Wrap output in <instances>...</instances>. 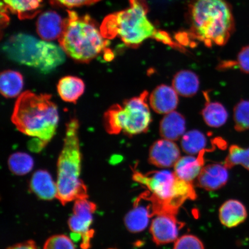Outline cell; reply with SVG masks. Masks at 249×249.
Listing matches in <instances>:
<instances>
[{"label":"cell","instance_id":"24","mask_svg":"<svg viewBox=\"0 0 249 249\" xmlns=\"http://www.w3.org/2000/svg\"><path fill=\"white\" fill-rule=\"evenodd\" d=\"M202 116L207 125L219 127L226 123L229 114L220 103L208 101L202 109Z\"/></svg>","mask_w":249,"mask_h":249},{"label":"cell","instance_id":"12","mask_svg":"<svg viewBox=\"0 0 249 249\" xmlns=\"http://www.w3.org/2000/svg\"><path fill=\"white\" fill-rule=\"evenodd\" d=\"M180 152L178 146L171 140L161 139L156 141L149 149L148 161L154 166L169 168L179 160Z\"/></svg>","mask_w":249,"mask_h":249},{"label":"cell","instance_id":"13","mask_svg":"<svg viewBox=\"0 0 249 249\" xmlns=\"http://www.w3.org/2000/svg\"><path fill=\"white\" fill-rule=\"evenodd\" d=\"M149 104L158 114H167L176 110L178 104V94L173 87L161 85L151 93Z\"/></svg>","mask_w":249,"mask_h":249},{"label":"cell","instance_id":"28","mask_svg":"<svg viewBox=\"0 0 249 249\" xmlns=\"http://www.w3.org/2000/svg\"><path fill=\"white\" fill-rule=\"evenodd\" d=\"M235 129L242 132L249 129V100H242L233 109Z\"/></svg>","mask_w":249,"mask_h":249},{"label":"cell","instance_id":"32","mask_svg":"<svg viewBox=\"0 0 249 249\" xmlns=\"http://www.w3.org/2000/svg\"><path fill=\"white\" fill-rule=\"evenodd\" d=\"M53 1L58 5L71 8L93 4L100 0H53Z\"/></svg>","mask_w":249,"mask_h":249},{"label":"cell","instance_id":"17","mask_svg":"<svg viewBox=\"0 0 249 249\" xmlns=\"http://www.w3.org/2000/svg\"><path fill=\"white\" fill-rule=\"evenodd\" d=\"M219 216L223 226L232 228L245 222L248 217V212L241 201L231 199L221 206Z\"/></svg>","mask_w":249,"mask_h":249},{"label":"cell","instance_id":"30","mask_svg":"<svg viewBox=\"0 0 249 249\" xmlns=\"http://www.w3.org/2000/svg\"><path fill=\"white\" fill-rule=\"evenodd\" d=\"M173 249H204V247L197 236L188 234L177 239Z\"/></svg>","mask_w":249,"mask_h":249},{"label":"cell","instance_id":"16","mask_svg":"<svg viewBox=\"0 0 249 249\" xmlns=\"http://www.w3.org/2000/svg\"><path fill=\"white\" fill-rule=\"evenodd\" d=\"M204 154H199L198 157L191 155L180 157L174 165V173L177 178L188 182L198 178L203 168Z\"/></svg>","mask_w":249,"mask_h":249},{"label":"cell","instance_id":"7","mask_svg":"<svg viewBox=\"0 0 249 249\" xmlns=\"http://www.w3.org/2000/svg\"><path fill=\"white\" fill-rule=\"evenodd\" d=\"M133 177L135 181L147 187L163 212L176 214L183 202L196 197L192 182L177 178L174 172L169 170L151 171L146 174L135 171Z\"/></svg>","mask_w":249,"mask_h":249},{"label":"cell","instance_id":"8","mask_svg":"<svg viewBox=\"0 0 249 249\" xmlns=\"http://www.w3.org/2000/svg\"><path fill=\"white\" fill-rule=\"evenodd\" d=\"M148 93L143 92L137 97L127 99L123 105L112 106L105 112L104 123L110 135L123 132L129 136L148 131L152 121L147 104Z\"/></svg>","mask_w":249,"mask_h":249},{"label":"cell","instance_id":"26","mask_svg":"<svg viewBox=\"0 0 249 249\" xmlns=\"http://www.w3.org/2000/svg\"><path fill=\"white\" fill-rule=\"evenodd\" d=\"M224 165L227 169L241 165L249 171V147L245 149L237 145H232L230 147Z\"/></svg>","mask_w":249,"mask_h":249},{"label":"cell","instance_id":"18","mask_svg":"<svg viewBox=\"0 0 249 249\" xmlns=\"http://www.w3.org/2000/svg\"><path fill=\"white\" fill-rule=\"evenodd\" d=\"M186 120L181 114L175 111L165 115L160 121V135L164 139L176 141L185 133Z\"/></svg>","mask_w":249,"mask_h":249},{"label":"cell","instance_id":"10","mask_svg":"<svg viewBox=\"0 0 249 249\" xmlns=\"http://www.w3.org/2000/svg\"><path fill=\"white\" fill-rule=\"evenodd\" d=\"M161 211L150 193H144L136 199L132 209L124 217V225L130 232H142L147 229L151 218Z\"/></svg>","mask_w":249,"mask_h":249},{"label":"cell","instance_id":"9","mask_svg":"<svg viewBox=\"0 0 249 249\" xmlns=\"http://www.w3.org/2000/svg\"><path fill=\"white\" fill-rule=\"evenodd\" d=\"M96 208L94 202L88 198L74 201L73 214L68 221V225L71 231L82 239L80 247L82 249H89L91 247V241L95 232L91 226Z\"/></svg>","mask_w":249,"mask_h":249},{"label":"cell","instance_id":"23","mask_svg":"<svg viewBox=\"0 0 249 249\" xmlns=\"http://www.w3.org/2000/svg\"><path fill=\"white\" fill-rule=\"evenodd\" d=\"M4 5L20 19L36 17L41 9L43 0H2Z\"/></svg>","mask_w":249,"mask_h":249},{"label":"cell","instance_id":"21","mask_svg":"<svg viewBox=\"0 0 249 249\" xmlns=\"http://www.w3.org/2000/svg\"><path fill=\"white\" fill-rule=\"evenodd\" d=\"M200 86L198 77L194 71L182 70L174 75L173 87L178 95L192 97L197 92Z\"/></svg>","mask_w":249,"mask_h":249},{"label":"cell","instance_id":"34","mask_svg":"<svg viewBox=\"0 0 249 249\" xmlns=\"http://www.w3.org/2000/svg\"></svg>","mask_w":249,"mask_h":249},{"label":"cell","instance_id":"4","mask_svg":"<svg viewBox=\"0 0 249 249\" xmlns=\"http://www.w3.org/2000/svg\"><path fill=\"white\" fill-rule=\"evenodd\" d=\"M189 14L192 35L208 46L225 45L234 31L232 10L226 0H192Z\"/></svg>","mask_w":249,"mask_h":249},{"label":"cell","instance_id":"20","mask_svg":"<svg viewBox=\"0 0 249 249\" xmlns=\"http://www.w3.org/2000/svg\"><path fill=\"white\" fill-rule=\"evenodd\" d=\"M85 84L80 78L67 76L61 78L57 85V91L65 102L75 104L85 91Z\"/></svg>","mask_w":249,"mask_h":249},{"label":"cell","instance_id":"33","mask_svg":"<svg viewBox=\"0 0 249 249\" xmlns=\"http://www.w3.org/2000/svg\"><path fill=\"white\" fill-rule=\"evenodd\" d=\"M7 249H38L34 241L30 240L12 246Z\"/></svg>","mask_w":249,"mask_h":249},{"label":"cell","instance_id":"19","mask_svg":"<svg viewBox=\"0 0 249 249\" xmlns=\"http://www.w3.org/2000/svg\"><path fill=\"white\" fill-rule=\"evenodd\" d=\"M30 188L34 194L42 200H51L57 197V183L51 174L45 170H39L34 174Z\"/></svg>","mask_w":249,"mask_h":249},{"label":"cell","instance_id":"29","mask_svg":"<svg viewBox=\"0 0 249 249\" xmlns=\"http://www.w3.org/2000/svg\"><path fill=\"white\" fill-rule=\"evenodd\" d=\"M43 249H76V248L68 236L55 235L47 239Z\"/></svg>","mask_w":249,"mask_h":249},{"label":"cell","instance_id":"27","mask_svg":"<svg viewBox=\"0 0 249 249\" xmlns=\"http://www.w3.org/2000/svg\"><path fill=\"white\" fill-rule=\"evenodd\" d=\"M8 163L12 172L17 175H24L33 169L34 161L29 155L17 152L11 156Z\"/></svg>","mask_w":249,"mask_h":249},{"label":"cell","instance_id":"11","mask_svg":"<svg viewBox=\"0 0 249 249\" xmlns=\"http://www.w3.org/2000/svg\"><path fill=\"white\" fill-rule=\"evenodd\" d=\"M183 226L184 223L177 219L175 213L161 212L156 214L152 219L150 227L152 239L158 245L176 241Z\"/></svg>","mask_w":249,"mask_h":249},{"label":"cell","instance_id":"1","mask_svg":"<svg viewBox=\"0 0 249 249\" xmlns=\"http://www.w3.org/2000/svg\"><path fill=\"white\" fill-rule=\"evenodd\" d=\"M11 121L18 131L33 138L29 144L31 150L40 152L55 135L58 108L52 95L25 91L15 102Z\"/></svg>","mask_w":249,"mask_h":249},{"label":"cell","instance_id":"25","mask_svg":"<svg viewBox=\"0 0 249 249\" xmlns=\"http://www.w3.org/2000/svg\"><path fill=\"white\" fill-rule=\"evenodd\" d=\"M207 144L206 137L197 130H190L181 138L182 150L188 155H195L205 152Z\"/></svg>","mask_w":249,"mask_h":249},{"label":"cell","instance_id":"3","mask_svg":"<svg viewBox=\"0 0 249 249\" xmlns=\"http://www.w3.org/2000/svg\"><path fill=\"white\" fill-rule=\"evenodd\" d=\"M79 129V120L71 118L67 124L63 147L58 159L56 198L63 205L89 198L88 189L80 178L82 153Z\"/></svg>","mask_w":249,"mask_h":249},{"label":"cell","instance_id":"6","mask_svg":"<svg viewBox=\"0 0 249 249\" xmlns=\"http://www.w3.org/2000/svg\"><path fill=\"white\" fill-rule=\"evenodd\" d=\"M2 50L11 60L45 74L63 64L66 54L60 46L25 34L11 36L3 44Z\"/></svg>","mask_w":249,"mask_h":249},{"label":"cell","instance_id":"2","mask_svg":"<svg viewBox=\"0 0 249 249\" xmlns=\"http://www.w3.org/2000/svg\"><path fill=\"white\" fill-rule=\"evenodd\" d=\"M67 12L63 32L58 39L65 54L74 61L89 63L104 52L105 60H111L114 55L107 48L108 41L95 21L89 15Z\"/></svg>","mask_w":249,"mask_h":249},{"label":"cell","instance_id":"31","mask_svg":"<svg viewBox=\"0 0 249 249\" xmlns=\"http://www.w3.org/2000/svg\"><path fill=\"white\" fill-rule=\"evenodd\" d=\"M236 64L242 72L249 74V45L244 47L239 52Z\"/></svg>","mask_w":249,"mask_h":249},{"label":"cell","instance_id":"5","mask_svg":"<svg viewBox=\"0 0 249 249\" xmlns=\"http://www.w3.org/2000/svg\"><path fill=\"white\" fill-rule=\"evenodd\" d=\"M129 3L128 8L108 15L100 29L106 39L119 37L127 46L135 48L146 39H155L159 31L148 19L145 0H129Z\"/></svg>","mask_w":249,"mask_h":249},{"label":"cell","instance_id":"14","mask_svg":"<svg viewBox=\"0 0 249 249\" xmlns=\"http://www.w3.org/2000/svg\"><path fill=\"white\" fill-rule=\"evenodd\" d=\"M229 178L228 169L222 164L203 167L197 178L198 185L207 191H216L226 185Z\"/></svg>","mask_w":249,"mask_h":249},{"label":"cell","instance_id":"22","mask_svg":"<svg viewBox=\"0 0 249 249\" xmlns=\"http://www.w3.org/2000/svg\"><path fill=\"white\" fill-rule=\"evenodd\" d=\"M24 79L20 72L12 70L3 71L0 76V91L6 98H14L21 94Z\"/></svg>","mask_w":249,"mask_h":249},{"label":"cell","instance_id":"15","mask_svg":"<svg viewBox=\"0 0 249 249\" xmlns=\"http://www.w3.org/2000/svg\"><path fill=\"white\" fill-rule=\"evenodd\" d=\"M64 19L54 11L45 12L39 16L36 22L39 36L46 41L58 39L63 32Z\"/></svg>","mask_w":249,"mask_h":249}]
</instances>
